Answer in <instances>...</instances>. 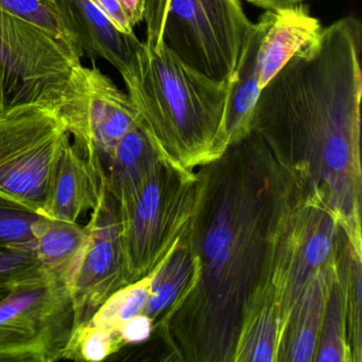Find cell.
Returning <instances> with one entry per match:
<instances>
[{
	"mask_svg": "<svg viewBox=\"0 0 362 362\" xmlns=\"http://www.w3.org/2000/svg\"><path fill=\"white\" fill-rule=\"evenodd\" d=\"M206 167L186 232L196 274L169 320L190 358L235 360L245 330L274 294L279 254L303 197L253 133Z\"/></svg>",
	"mask_w": 362,
	"mask_h": 362,
	"instance_id": "1",
	"label": "cell"
},
{
	"mask_svg": "<svg viewBox=\"0 0 362 362\" xmlns=\"http://www.w3.org/2000/svg\"><path fill=\"white\" fill-rule=\"evenodd\" d=\"M361 23L346 16L260 90L251 132L289 173L305 202L360 240Z\"/></svg>",
	"mask_w": 362,
	"mask_h": 362,
	"instance_id": "2",
	"label": "cell"
},
{
	"mask_svg": "<svg viewBox=\"0 0 362 362\" xmlns=\"http://www.w3.org/2000/svg\"><path fill=\"white\" fill-rule=\"evenodd\" d=\"M122 76L139 124L167 162L192 171L228 149L224 118L228 81L194 71L164 43L145 42Z\"/></svg>",
	"mask_w": 362,
	"mask_h": 362,
	"instance_id": "3",
	"label": "cell"
},
{
	"mask_svg": "<svg viewBox=\"0 0 362 362\" xmlns=\"http://www.w3.org/2000/svg\"><path fill=\"white\" fill-rule=\"evenodd\" d=\"M198 177L160 158L139 188L117 203L129 284L151 275L189 226Z\"/></svg>",
	"mask_w": 362,
	"mask_h": 362,
	"instance_id": "4",
	"label": "cell"
},
{
	"mask_svg": "<svg viewBox=\"0 0 362 362\" xmlns=\"http://www.w3.org/2000/svg\"><path fill=\"white\" fill-rule=\"evenodd\" d=\"M76 332L69 285L47 269L14 286L0 300V361L69 359Z\"/></svg>",
	"mask_w": 362,
	"mask_h": 362,
	"instance_id": "5",
	"label": "cell"
},
{
	"mask_svg": "<svg viewBox=\"0 0 362 362\" xmlns=\"http://www.w3.org/2000/svg\"><path fill=\"white\" fill-rule=\"evenodd\" d=\"M81 57L40 27L0 10V115L33 103L58 107Z\"/></svg>",
	"mask_w": 362,
	"mask_h": 362,
	"instance_id": "6",
	"label": "cell"
},
{
	"mask_svg": "<svg viewBox=\"0 0 362 362\" xmlns=\"http://www.w3.org/2000/svg\"><path fill=\"white\" fill-rule=\"evenodd\" d=\"M252 25L240 0H169L162 43L194 71L228 81Z\"/></svg>",
	"mask_w": 362,
	"mask_h": 362,
	"instance_id": "7",
	"label": "cell"
},
{
	"mask_svg": "<svg viewBox=\"0 0 362 362\" xmlns=\"http://www.w3.org/2000/svg\"><path fill=\"white\" fill-rule=\"evenodd\" d=\"M69 136L58 110L24 105L0 115V194L43 215L57 156Z\"/></svg>",
	"mask_w": 362,
	"mask_h": 362,
	"instance_id": "8",
	"label": "cell"
},
{
	"mask_svg": "<svg viewBox=\"0 0 362 362\" xmlns=\"http://www.w3.org/2000/svg\"><path fill=\"white\" fill-rule=\"evenodd\" d=\"M56 109L76 147L105 170L116 146L139 122L129 95L96 67L82 64L76 67L66 95Z\"/></svg>",
	"mask_w": 362,
	"mask_h": 362,
	"instance_id": "9",
	"label": "cell"
},
{
	"mask_svg": "<svg viewBox=\"0 0 362 362\" xmlns=\"http://www.w3.org/2000/svg\"><path fill=\"white\" fill-rule=\"evenodd\" d=\"M86 230L88 239L83 253L67 284L75 303L77 330L90 321L110 296L130 285L119 211L109 192L93 209Z\"/></svg>",
	"mask_w": 362,
	"mask_h": 362,
	"instance_id": "10",
	"label": "cell"
},
{
	"mask_svg": "<svg viewBox=\"0 0 362 362\" xmlns=\"http://www.w3.org/2000/svg\"><path fill=\"white\" fill-rule=\"evenodd\" d=\"M107 192L105 166L88 160L69 136L52 168L43 215L78 222L100 203Z\"/></svg>",
	"mask_w": 362,
	"mask_h": 362,
	"instance_id": "11",
	"label": "cell"
},
{
	"mask_svg": "<svg viewBox=\"0 0 362 362\" xmlns=\"http://www.w3.org/2000/svg\"><path fill=\"white\" fill-rule=\"evenodd\" d=\"M262 16L266 27L258 50L260 90L293 57L315 45L323 30L303 4L264 10Z\"/></svg>",
	"mask_w": 362,
	"mask_h": 362,
	"instance_id": "12",
	"label": "cell"
},
{
	"mask_svg": "<svg viewBox=\"0 0 362 362\" xmlns=\"http://www.w3.org/2000/svg\"><path fill=\"white\" fill-rule=\"evenodd\" d=\"M82 54L103 58L120 75L130 66L143 42L122 33L90 0H56Z\"/></svg>",
	"mask_w": 362,
	"mask_h": 362,
	"instance_id": "13",
	"label": "cell"
},
{
	"mask_svg": "<svg viewBox=\"0 0 362 362\" xmlns=\"http://www.w3.org/2000/svg\"><path fill=\"white\" fill-rule=\"evenodd\" d=\"M336 272L337 262L319 271L309 281L286 322L279 360L300 362L315 359L326 302Z\"/></svg>",
	"mask_w": 362,
	"mask_h": 362,
	"instance_id": "14",
	"label": "cell"
},
{
	"mask_svg": "<svg viewBox=\"0 0 362 362\" xmlns=\"http://www.w3.org/2000/svg\"><path fill=\"white\" fill-rule=\"evenodd\" d=\"M264 27L266 21L262 14L258 22L253 23L250 28L236 71L228 80V96L224 118V135L228 146L251 132L252 117L260 93L258 50Z\"/></svg>",
	"mask_w": 362,
	"mask_h": 362,
	"instance_id": "15",
	"label": "cell"
},
{
	"mask_svg": "<svg viewBox=\"0 0 362 362\" xmlns=\"http://www.w3.org/2000/svg\"><path fill=\"white\" fill-rule=\"evenodd\" d=\"M160 152L143 126L137 124L116 146L107 166V187L110 196L120 203L143 183Z\"/></svg>",
	"mask_w": 362,
	"mask_h": 362,
	"instance_id": "16",
	"label": "cell"
},
{
	"mask_svg": "<svg viewBox=\"0 0 362 362\" xmlns=\"http://www.w3.org/2000/svg\"><path fill=\"white\" fill-rule=\"evenodd\" d=\"M194 274L196 259L185 233L150 275V296L144 315L154 322L165 311L173 309L189 289Z\"/></svg>",
	"mask_w": 362,
	"mask_h": 362,
	"instance_id": "17",
	"label": "cell"
},
{
	"mask_svg": "<svg viewBox=\"0 0 362 362\" xmlns=\"http://www.w3.org/2000/svg\"><path fill=\"white\" fill-rule=\"evenodd\" d=\"M86 239V226L47 217L37 235L35 251L44 268L69 284L83 253Z\"/></svg>",
	"mask_w": 362,
	"mask_h": 362,
	"instance_id": "18",
	"label": "cell"
},
{
	"mask_svg": "<svg viewBox=\"0 0 362 362\" xmlns=\"http://www.w3.org/2000/svg\"><path fill=\"white\" fill-rule=\"evenodd\" d=\"M313 360L328 362L353 360L347 329L344 292L338 271L330 285Z\"/></svg>",
	"mask_w": 362,
	"mask_h": 362,
	"instance_id": "19",
	"label": "cell"
},
{
	"mask_svg": "<svg viewBox=\"0 0 362 362\" xmlns=\"http://www.w3.org/2000/svg\"><path fill=\"white\" fill-rule=\"evenodd\" d=\"M150 296V275L110 296L88 324L119 332L127 322L143 313Z\"/></svg>",
	"mask_w": 362,
	"mask_h": 362,
	"instance_id": "20",
	"label": "cell"
},
{
	"mask_svg": "<svg viewBox=\"0 0 362 362\" xmlns=\"http://www.w3.org/2000/svg\"><path fill=\"white\" fill-rule=\"evenodd\" d=\"M0 10L28 21L83 56L56 0H0Z\"/></svg>",
	"mask_w": 362,
	"mask_h": 362,
	"instance_id": "21",
	"label": "cell"
},
{
	"mask_svg": "<svg viewBox=\"0 0 362 362\" xmlns=\"http://www.w3.org/2000/svg\"><path fill=\"white\" fill-rule=\"evenodd\" d=\"M46 216L0 194V245L35 249Z\"/></svg>",
	"mask_w": 362,
	"mask_h": 362,
	"instance_id": "22",
	"label": "cell"
},
{
	"mask_svg": "<svg viewBox=\"0 0 362 362\" xmlns=\"http://www.w3.org/2000/svg\"><path fill=\"white\" fill-rule=\"evenodd\" d=\"M122 344L119 332L86 324L76 332L69 359L101 361Z\"/></svg>",
	"mask_w": 362,
	"mask_h": 362,
	"instance_id": "23",
	"label": "cell"
},
{
	"mask_svg": "<svg viewBox=\"0 0 362 362\" xmlns=\"http://www.w3.org/2000/svg\"><path fill=\"white\" fill-rule=\"evenodd\" d=\"M44 270L33 247L0 245V284L16 286Z\"/></svg>",
	"mask_w": 362,
	"mask_h": 362,
	"instance_id": "24",
	"label": "cell"
},
{
	"mask_svg": "<svg viewBox=\"0 0 362 362\" xmlns=\"http://www.w3.org/2000/svg\"><path fill=\"white\" fill-rule=\"evenodd\" d=\"M122 33H134V27L144 21L145 0H90Z\"/></svg>",
	"mask_w": 362,
	"mask_h": 362,
	"instance_id": "25",
	"label": "cell"
},
{
	"mask_svg": "<svg viewBox=\"0 0 362 362\" xmlns=\"http://www.w3.org/2000/svg\"><path fill=\"white\" fill-rule=\"evenodd\" d=\"M169 0H145L144 21L146 22V43L152 46L162 44L163 25L168 9Z\"/></svg>",
	"mask_w": 362,
	"mask_h": 362,
	"instance_id": "26",
	"label": "cell"
},
{
	"mask_svg": "<svg viewBox=\"0 0 362 362\" xmlns=\"http://www.w3.org/2000/svg\"><path fill=\"white\" fill-rule=\"evenodd\" d=\"M153 329V320L141 313L127 322L120 329L122 343H139L147 340Z\"/></svg>",
	"mask_w": 362,
	"mask_h": 362,
	"instance_id": "27",
	"label": "cell"
},
{
	"mask_svg": "<svg viewBox=\"0 0 362 362\" xmlns=\"http://www.w3.org/2000/svg\"><path fill=\"white\" fill-rule=\"evenodd\" d=\"M247 1L260 9L272 10L303 4V1L306 0H247Z\"/></svg>",
	"mask_w": 362,
	"mask_h": 362,
	"instance_id": "28",
	"label": "cell"
},
{
	"mask_svg": "<svg viewBox=\"0 0 362 362\" xmlns=\"http://www.w3.org/2000/svg\"><path fill=\"white\" fill-rule=\"evenodd\" d=\"M14 286L9 285V284H0V300H3Z\"/></svg>",
	"mask_w": 362,
	"mask_h": 362,
	"instance_id": "29",
	"label": "cell"
}]
</instances>
